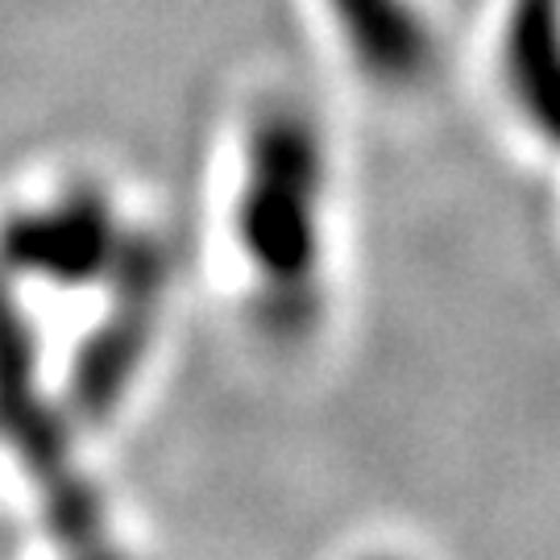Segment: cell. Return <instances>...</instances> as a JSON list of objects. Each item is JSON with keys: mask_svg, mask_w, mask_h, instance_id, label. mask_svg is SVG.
Wrapping results in <instances>:
<instances>
[{"mask_svg": "<svg viewBox=\"0 0 560 560\" xmlns=\"http://www.w3.org/2000/svg\"><path fill=\"white\" fill-rule=\"evenodd\" d=\"M324 145L295 108H270L245 141L233 237L270 303H307L324 261Z\"/></svg>", "mask_w": 560, "mask_h": 560, "instance_id": "obj_1", "label": "cell"}, {"mask_svg": "<svg viewBox=\"0 0 560 560\" xmlns=\"http://www.w3.org/2000/svg\"><path fill=\"white\" fill-rule=\"evenodd\" d=\"M324 9L365 80L416 88L436 67V38L416 0H324Z\"/></svg>", "mask_w": 560, "mask_h": 560, "instance_id": "obj_2", "label": "cell"}, {"mask_svg": "<svg viewBox=\"0 0 560 560\" xmlns=\"http://www.w3.org/2000/svg\"><path fill=\"white\" fill-rule=\"evenodd\" d=\"M506 101L527 129L560 150V0H511L499 46Z\"/></svg>", "mask_w": 560, "mask_h": 560, "instance_id": "obj_3", "label": "cell"}, {"mask_svg": "<svg viewBox=\"0 0 560 560\" xmlns=\"http://www.w3.org/2000/svg\"><path fill=\"white\" fill-rule=\"evenodd\" d=\"M113 217L96 196H75L21 229L25 254L59 279H92L113 258Z\"/></svg>", "mask_w": 560, "mask_h": 560, "instance_id": "obj_4", "label": "cell"}]
</instances>
